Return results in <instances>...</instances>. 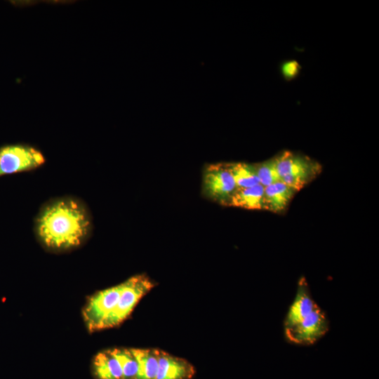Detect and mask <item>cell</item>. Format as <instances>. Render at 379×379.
Returning a JSON list of instances; mask_svg holds the SVG:
<instances>
[{
	"mask_svg": "<svg viewBox=\"0 0 379 379\" xmlns=\"http://www.w3.org/2000/svg\"><path fill=\"white\" fill-rule=\"evenodd\" d=\"M123 283L117 303L102 323L100 330L119 326L131 314L140 300L154 286L155 282L145 274L134 275Z\"/></svg>",
	"mask_w": 379,
	"mask_h": 379,
	"instance_id": "4",
	"label": "cell"
},
{
	"mask_svg": "<svg viewBox=\"0 0 379 379\" xmlns=\"http://www.w3.org/2000/svg\"><path fill=\"white\" fill-rule=\"evenodd\" d=\"M195 373L194 366L187 360L159 350L156 379H191Z\"/></svg>",
	"mask_w": 379,
	"mask_h": 379,
	"instance_id": "8",
	"label": "cell"
},
{
	"mask_svg": "<svg viewBox=\"0 0 379 379\" xmlns=\"http://www.w3.org/2000/svg\"><path fill=\"white\" fill-rule=\"evenodd\" d=\"M329 328L326 314L313 299L305 278H300L284 321L286 340L296 345H311L324 336Z\"/></svg>",
	"mask_w": 379,
	"mask_h": 379,
	"instance_id": "2",
	"label": "cell"
},
{
	"mask_svg": "<svg viewBox=\"0 0 379 379\" xmlns=\"http://www.w3.org/2000/svg\"><path fill=\"white\" fill-rule=\"evenodd\" d=\"M45 162L42 152L31 145L15 143L0 147V176L31 171Z\"/></svg>",
	"mask_w": 379,
	"mask_h": 379,
	"instance_id": "5",
	"label": "cell"
},
{
	"mask_svg": "<svg viewBox=\"0 0 379 379\" xmlns=\"http://www.w3.org/2000/svg\"><path fill=\"white\" fill-rule=\"evenodd\" d=\"M281 181L299 191L312 182L321 171V166L308 156L283 151L275 156Z\"/></svg>",
	"mask_w": 379,
	"mask_h": 379,
	"instance_id": "3",
	"label": "cell"
},
{
	"mask_svg": "<svg viewBox=\"0 0 379 379\" xmlns=\"http://www.w3.org/2000/svg\"><path fill=\"white\" fill-rule=\"evenodd\" d=\"M237 188L250 187L260 184L254 164L227 162Z\"/></svg>",
	"mask_w": 379,
	"mask_h": 379,
	"instance_id": "13",
	"label": "cell"
},
{
	"mask_svg": "<svg viewBox=\"0 0 379 379\" xmlns=\"http://www.w3.org/2000/svg\"><path fill=\"white\" fill-rule=\"evenodd\" d=\"M260 184L263 187L280 181L275 156L270 159L254 164Z\"/></svg>",
	"mask_w": 379,
	"mask_h": 379,
	"instance_id": "15",
	"label": "cell"
},
{
	"mask_svg": "<svg viewBox=\"0 0 379 379\" xmlns=\"http://www.w3.org/2000/svg\"><path fill=\"white\" fill-rule=\"evenodd\" d=\"M237 187L226 163L206 165L202 171L203 196L221 206H227Z\"/></svg>",
	"mask_w": 379,
	"mask_h": 379,
	"instance_id": "6",
	"label": "cell"
},
{
	"mask_svg": "<svg viewBox=\"0 0 379 379\" xmlns=\"http://www.w3.org/2000/svg\"><path fill=\"white\" fill-rule=\"evenodd\" d=\"M264 187L259 184L250 187L237 188L227 206L248 210H263Z\"/></svg>",
	"mask_w": 379,
	"mask_h": 379,
	"instance_id": "11",
	"label": "cell"
},
{
	"mask_svg": "<svg viewBox=\"0 0 379 379\" xmlns=\"http://www.w3.org/2000/svg\"><path fill=\"white\" fill-rule=\"evenodd\" d=\"M112 352L118 359L124 375V379H136L138 363L131 348H112Z\"/></svg>",
	"mask_w": 379,
	"mask_h": 379,
	"instance_id": "14",
	"label": "cell"
},
{
	"mask_svg": "<svg viewBox=\"0 0 379 379\" xmlns=\"http://www.w3.org/2000/svg\"><path fill=\"white\" fill-rule=\"evenodd\" d=\"M296 192L281 180L264 187L263 210L275 213L284 212Z\"/></svg>",
	"mask_w": 379,
	"mask_h": 379,
	"instance_id": "9",
	"label": "cell"
},
{
	"mask_svg": "<svg viewBox=\"0 0 379 379\" xmlns=\"http://www.w3.org/2000/svg\"><path fill=\"white\" fill-rule=\"evenodd\" d=\"M93 230L92 214L80 198L64 195L45 201L34 219L33 231L46 250L66 252L82 246Z\"/></svg>",
	"mask_w": 379,
	"mask_h": 379,
	"instance_id": "1",
	"label": "cell"
},
{
	"mask_svg": "<svg viewBox=\"0 0 379 379\" xmlns=\"http://www.w3.org/2000/svg\"><path fill=\"white\" fill-rule=\"evenodd\" d=\"M300 65L296 60H287L281 65L282 77L287 81L295 79L300 72Z\"/></svg>",
	"mask_w": 379,
	"mask_h": 379,
	"instance_id": "16",
	"label": "cell"
},
{
	"mask_svg": "<svg viewBox=\"0 0 379 379\" xmlns=\"http://www.w3.org/2000/svg\"><path fill=\"white\" fill-rule=\"evenodd\" d=\"M92 366L97 379H124L121 365L111 349L98 352L93 360Z\"/></svg>",
	"mask_w": 379,
	"mask_h": 379,
	"instance_id": "10",
	"label": "cell"
},
{
	"mask_svg": "<svg viewBox=\"0 0 379 379\" xmlns=\"http://www.w3.org/2000/svg\"><path fill=\"white\" fill-rule=\"evenodd\" d=\"M123 283L100 291L91 296L82 310L85 324L89 331H99L106 317L115 307Z\"/></svg>",
	"mask_w": 379,
	"mask_h": 379,
	"instance_id": "7",
	"label": "cell"
},
{
	"mask_svg": "<svg viewBox=\"0 0 379 379\" xmlns=\"http://www.w3.org/2000/svg\"><path fill=\"white\" fill-rule=\"evenodd\" d=\"M131 349L138 363L136 379H156L159 350L155 348Z\"/></svg>",
	"mask_w": 379,
	"mask_h": 379,
	"instance_id": "12",
	"label": "cell"
}]
</instances>
